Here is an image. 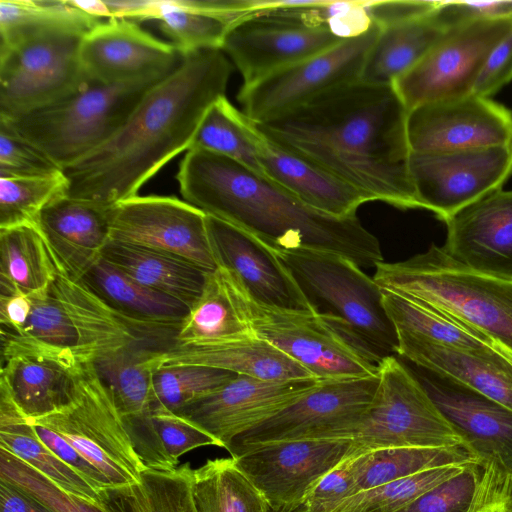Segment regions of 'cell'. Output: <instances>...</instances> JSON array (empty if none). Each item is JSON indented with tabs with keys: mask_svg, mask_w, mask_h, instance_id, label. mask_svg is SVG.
<instances>
[{
	"mask_svg": "<svg viewBox=\"0 0 512 512\" xmlns=\"http://www.w3.org/2000/svg\"><path fill=\"white\" fill-rule=\"evenodd\" d=\"M407 118L393 85L357 80L254 125L271 142L370 201L421 209L410 174Z\"/></svg>",
	"mask_w": 512,
	"mask_h": 512,
	"instance_id": "obj_1",
	"label": "cell"
},
{
	"mask_svg": "<svg viewBox=\"0 0 512 512\" xmlns=\"http://www.w3.org/2000/svg\"><path fill=\"white\" fill-rule=\"evenodd\" d=\"M232 69L222 49L183 56L107 141L63 169L67 195L103 207L138 195L149 179L190 148L208 109L226 96Z\"/></svg>",
	"mask_w": 512,
	"mask_h": 512,
	"instance_id": "obj_2",
	"label": "cell"
},
{
	"mask_svg": "<svg viewBox=\"0 0 512 512\" xmlns=\"http://www.w3.org/2000/svg\"><path fill=\"white\" fill-rule=\"evenodd\" d=\"M176 179L186 202L251 234L275 253L300 248L329 251L360 267L383 261L378 239L357 216L323 213L227 157L189 149Z\"/></svg>",
	"mask_w": 512,
	"mask_h": 512,
	"instance_id": "obj_3",
	"label": "cell"
},
{
	"mask_svg": "<svg viewBox=\"0 0 512 512\" xmlns=\"http://www.w3.org/2000/svg\"><path fill=\"white\" fill-rule=\"evenodd\" d=\"M384 291L426 304L486 335L512 352V282L478 273L442 247L394 263L375 265Z\"/></svg>",
	"mask_w": 512,
	"mask_h": 512,
	"instance_id": "obj_4",
	"label": "cell"
},
{
	"mask_svg": "<svg viewBox=\"0 0 512 512\" xmlns=\"http://www.w3.org/2000/svg\"><path fill=\"white\" fill-rule=\"evenodd\" d=\"M157 82L90 80L65 99L15 117H0V122L63 170L107 141Z\"/></svg>",
	"mask_w": 512,
	"mask_h": 512,
	"instance_id": "obj_5",
	"label": "cell"
},
{
	"mask_svg": "<svg viewBox=\"0 0 512 512\" xmlns=\"http://www.w3.org/2000/svg\"><path fill=\"white\" fill-rule=\"evenodd\" d=\"M228 270V269H227ZM238 304L259 338L322 381L379 375L381 358L334 319L315 310L285 309L255 299L228 270Z\"/></svg>",
	"mask_w": 512,
	"mask_h": 512,
	"instance_id": "obj_6",
	"label": "cell"
},
{
	"mask_svg": "<svg viewBox=\"0 0 512 512\" xmlns=\"http://www.w3.org/2000/svg\"><path fill=\"white\" fill-rule=\"evenodd\" d=\"M311 306L333 318L372 352L397 355V332L383 304V290L351 259L300 248L277 252Z\"/></svg>",
	"mask_w": 512,
	"mask_h": 512,
	"instance_id": "obj_7",
	"label": "cell"
},
{
	"mask_svg": "<svg viewBox=\"0 0 512 512\" xmlns=\"http://www.w3.org/2000/svg\"><path fill=\"white\" fill-rule=\"evenodd\" d=\"M378 377L374 397L350 439L356 454L397 447L468 450L407 364L387 356Z\"/></svg>",
	"mask_w": 512,
	"mask_h": 512,
	"instance_id": "obj_8",
	"label": "cell"
},
{
	"mask_svg": "<svg viewBox=\"0 0 512 512\" xmlns=\"http://www.w3.org/2000/svg\"><path fill=\"white\" fill-rule=\"evenodd\" d=\"M28 421L65 438L112 486L138 481L145 469L133 448L123 417L92 362H79L67 405Z\"/></svg>",
	"mask_w": 512,
	"mask_h": 512,
	"instance_id": "obj_9",
	"label": "cell"
},
{
	"mask_svg": "<svg viewBox=\"0 0 512 512\" xmlns=\"http://www.w3.org/2000/svg\"><path fill=\"white\" fill-rule=\"evenodd\" d=\"M82 38L50 34L0 52V117L51 105L88 84L79 56Z\"/></svg>",
	"mask_w": 512,
	"mask_h": 512,
	"instance_id": "obj_10",
	"label": "cell"
},
{
	"mask_svg": "<svg viewBox=\"0 0 512 512\" xmlns=\"http://www.w3.org/2000/svg\"><path fill=\"white\" fill-rule=\"evenodd\" d=\"M379 32L380 27L373 24L366 32L318 55L242 86L237 96L242 112L253 123H264L329 90L360 80Z\"/></svg>",
	"mask_w": 512,
	"mask_h": 512,
	"instance_id": "obj_11",
	"label": "cell"
},
{
	"mask_svg": "<svg viewBox=\"0 0 512 512\" xmlns=\"http://www.w3.org/2000/svg\"><path fill=\"white\" fill-rule=\"evenodd\" d=\"M511 29L512 17L480 20L450 29L393 83L407 111L472 94L487 57Z\"/></svg>",
	"mask_w": 512,
	"mask_h": 512,
	"instance_id": "obj_12",
	"label": "cell"
},
{
	"mask_svg": "<svg viewBox=\"0 0 512 512\" xmlns=\"http://www.w3.org/2000/svg\"><path fill=\"white\" fill-rule=\"evenodd\" d=\"M379 377L323 381L279 414L237 436L231 456L263 444L295 440L351 439L368 409Z\"/></svg>",
	"mask_w": 512,
	"mask_h": 512,
	"instance_id": "obj_13",
	"label": "cell"
},
{
	"mask_svg": "<svg viewBox=\"0 0 512 512\" xmlns=\"http://www.w3.org/2000/svg\"><path fill=\"white\" fill-rule=\"evenodd\" d=\"M410 174L421 209L445 222L502 189L512 176V144L443 152H411Z\"/></svg>",
	"mask_w": 512,
	"mask_h": 512,
	"instance_id": "obj_14",
	"label": "cell"
},
{
	"mask_svg": "<svg viewBox=\"0 0 512 512\" xmlns=\"http://www.w3.org/2000/svg\"><path fill=\"white\" fill-rule=\"evenodd\" d=\"M342 40L326 24L280 12H261L235 22L221 49L239 70L242 86H249Z\"/></svg>",
	"mask_w": 512,
	"mask_h": 512,
	"instance_id": "obj_15",
	"label": "cell"
},
{
	"mask_svg": "<svg viewBox=\"0 0 512 512\" xmlns=\"http://www.w3.org/2000/svg\"><path fill=\"white\" fill-rule=\"evenodd\" d=\"M207 214L174 196L136 195L109 208V237L168 253L205 271L217 268L207 231Z\"/></svg>",
	"mask_w": 512,
	"mask_h": 512,
	"instance_id": "obj_16",
	"label": "cell"
},
{
	"mask_svg": "<svg viewBox=\"0 0 512 512\" xmlns=\"http://www.w3.org/2000/svg\"><path fill=\"white\" fill-rule=\"evenodd\" d=\"M355 454L350 439L295 440L254 446L231 457L272 512H291L325 474Z\"/></svg>",
	"mask_w": 512,
	"mask_h": 512,
	"instance_id": "obj_17",
	"label": "cell"
},
{
	"mask_svg": "<svg viewBox=\"0 0 512 512\" xmlns=\"http://www.w3.org/2000/svg\"><path fill=\"white\" fill-rule=\"evenodd\" d=\"M411 152H443L512 144V111L469 94L430 102L408 112Z\"/></svg>",
	"mask_w": 512,
	"mask_h": 512,
	"instance_id": "obj_18",
	"label": "cell"
},
{
	"mask_svg": "<svg viewBox=\"0 0 512 512\" xmlns=\"http://www.w3.org/2000/svg\"><path fill=\"white\" fill-rule=\"evenodd\" d=\"M323 381L317 378L272 381L237 375L211 395L176 414L226 447L237 436L269 420Z\"/></svg>",
	"mask_w": 512,
	"mask_h": 512,
	"instance_id": "obj_19",
	"label": "cell"
},
{
	"mask_svg": "<svg viewBox=\"0 0 512 512\" xmlns=\"http://www.w3.org/2000/svg\"><path fill=\"white\" fill-rule=\"evenodd\" d=\"M79 56L88 79L103 84L160 81L183 58L170 42L161 41L138 22L124 18L104 20L87 32Z\"/></svg>",
	"mask_w": 512,
	"mask_h": 512,
	"instance_id": "obj_20",
	"label": "cell"
},
{
	"mask_svg": "<svg viewBox=\"0 0 512 512\" xmlns=\"http://www.w3.org/2000/svg\"><path fill=\"white\" fill-rule=\"evenodd\" d=\"M409 366L468 450L482 463L512 475V410L442 374Z\"/></svg>",
	"mask_w": 512,
	"mask_h": 512,
	"instance_id": "obj_21",
	"label": "cell"
},
{
	"mask_svg": "<svg viewBox=\"0 0 512 512\" xmlns=\"http://www.w3.org/2000/svg\"><path fill=\"white\" fill-rule=\"evenodd\" d=\"M1 356L0 391L27 420L68 404L80 362L74 353L49 350L1 331Z\"/></svg>",
	"mask_w": 512,
	"mask_h": 512,
	"instance_id": "obj_22",
	"label": "cell"
},
{
	"mask_svg": "<svg viewBox=\"0 0 512 512\" xmlns=\"http://www.w3.org/2000/svg\"><path fill=\"white\" fill-rule=\"evenodd\" d=\"M108 19L159 21L181 56L221 49L230 27L247 16L250 0H104Z\"/></svg>",
	"mask_w": 512,
	"mask_h": 512,
	"instance_id": "obj_23",
	"label": "cell"
},
{
	"mask_svg": "<svg viewBox=\"0 0 512 512\" xmlns=\"http://www.w3.org/2000/svg\"><path fill=\"white\" fill-rule=\"evenodd\" d=\"M443 250L484 275L512 282V189L495 191L445 222Z\"/></svg>",
	"mask_w": 512,
	"mask_h": 512,
	"instance_id": "obj_24",
	"label": "cell"
},
{
	"mask_svg": "<svg viewBox=\"0 0 512 512\" xmlns=\"http://www.w3.org/2000/svg\"><path fill=\"white\" fill-rule=\"evenodd\" d=\"M206 222L217 267L235 274L255 299L285 309L314 310L275 252L221 219L207 215Z\"/></svg>",
	"mask_w": 512,
	"mask_h": 512,
	"instance_id": "obj_25",
	"label": "cell"
},
{
	"mask_svg": "<svg viewBox=\"0 0 512 512\" xmlns=\"http://www.w3.org/2000/svg\"><path fill=\"white\" fill-rule=\"evenodd\" d=\"M77 335L75 355L83 362L134 346L163 349L174 339L117 312L80 281L59 274L50 287Z\"/></svg>",
	"mask_w": 512,
	"mask_h": 512,
	"instance_id": "obj_26",
	"label": "cell"
},
{
	"mask_svg": "<svg viewBox=\"0 0 512 512\" xmlns=\"http://www.w3.org/2000/svg\"><path fill=\"white\" fill-rule=\"evenodd\" d=\"M109 208L64 195L40 213L36 225L60 274L79 281L101 259L110 240Z\"/></svg>",
	"mask_w": 512,
	"mask_h": 512,
	"instance_id": "obj_27",
	"label": "cell"
},
{
	"mask_svg": "<svg viewBox=\"0 0 512 512\" xmlns=\"http://www.w3.org/2000/svg\"><path fill=\"white\" fill-rule=\"evenodd\" d=\"M397 355L512 410V364L496 349H457L397 332Z\"/></svg>",
	"mask_w": 512,
	"mask_h": 512,
	"instance_id": "obj_28",
	"label": "cell"
},
{
	"mask_svg": "<svg viewBox=\"0 0 512 512\" xmlns=\"http://www.w3.org/2000/svg\"><path fill=\"white\" fill-rule=\"evenodd\" d=\"M153 359L157 368L198 365L272 381L315 378L300 364L256 335L210 346L171 345L155 350Z\"/></svg>",
	"mask_w": 512,
	"mask_h": 512,
	"instance_id": "obj_29",
	"label": "cell"
},
{
	"mask_svg": "<svg viewBox=\"0 0 512 512\" xmlns=\"http://www.w3.org/2000/svg\"><path fill=\"white\" fill-rule=\"evenodd\" d=\"M258 133L259 159L264 175L309 206L334 217L347 218L356 216L358 207L370 201L357 189Z\"/></svg>",
	"mask_w": 512,
	"mask_h": 512,
	"instance_id": "obj_30",
	"label": "cell"
},
{
	"mask_svg": "<svg viewBox=\"0 0 512 512\" xmlns=\"http://www.w3.org/2000/svg\"><path fill=\"white\" fill-rule=\"evenodd\" d=\"M79 281L117 312L174 340L189 312L182 302L143 286L102 258Z\"/></svg>",
	"mask_w": 512,
	"mask_h": 512,
	"instance_id": "obj_31",
	"label": "cell"
},
{
	"mask_svg": "<svg viewBox=\"0 0 512 512\" xmlns=\"http://www.w3.org/2000/svg\"><path fill=\"white\" fill-rule=\"evenodd\" d=\"M101 258L136 282L182 302L189 309L200 297L208 273L180 257L110 240Z\"/></svg>",
	"mask_w": 512,
	"mask_h": 512,
	"instance_id": "obj_32",
	"label": "cell"
},
{
	"mask_svg": "<svg viewBox=\"0 0 512 512\" xmlns=\"http://www.w3.org/2000/svg\"><path fill=\"white\" fill-rule=\"evenodd\" d=\"M255 336L236 299L228 270L206 275L202 293L178 330L176 346H210Z\"/></svg>",
	"mask_w": 512,
	"mask_h": 512,
	"instance_id": "obj_33",
	"label": "cell"
},
{
	"mask_svg": "<svg viewBox=\"0 0 512 512\" xmlns=\"http://www.w3.org/2000/svg\"><path fill=\"white\" fill-rule=\"evenodd\" d=\"M435 10L422 17L380 28L360 80L393 85L412 69L450 30L436 18Z\"/></svg>",
	"mask_w": 512,
	"mask_h": 512,
	"instance_id": "obj_34",
	"label": "cell"
},
{
	"mask_svg": "<svg viewBox=\"0 0 512 512\" xmlns=\"http://www.w3.org/2000/svg\"><path fill=\"white\" fill-rule=\"evenodd\" d=\"M124 425L140 461L148 469L173 470L179 458L199 447L222 444L179 415L163 409H149L123 417Z\"/></svg>",
	"mask_w": 512,
	"mask_h": 512,
	"instance_id": "obj_35",
	"label": "cell"
},
{
	"mask_svg": "<svg viewBox=\"0 0 512 512\" xmlns=\"http://www.w3.org/2000/svg\"><path fill=\"white\" fill-rule=\"evenodd\" d=\"M105 512H198L194 469L185 463L173 470L145 468L138 481L97 491Z\"/></svg>",
	"mask_w": 512,
	"mask_h": 512,
	"instance_id": "obj_36",
	"label": "cell"
},
{
	"mask_svg": "<svg viewBox=\"0 0 512 512\" xmlns=\"http://www.w3.org/2000/svg\"><path fill=\"white\" fill-rule=\"evenodd\" d=\"M102 21L73 0H0V52L50 34L84 36Z\"/></svg>",
	"mask_w": 512,
	"mask_h": 512,
	"instance_id": "obj_37",
	"label": "cell"
},
{
	"mask_svg": "<svg viewBox=\"0 0 512 512\" xmlns=\"http://www.w3.org/2000/svg\"><path fill=\"white\" fill-rule=\"evenodd\" d=\"M60 274L37 225L0 229V294L48 291Z\"/></svg>",
	"mask_w": 512,
	"mask_h": 512,
	"instance_id": "obj_38",
	"label": "cell"
},
{
	"mask_svg": "<svg viewBox=\"0 0 512 512\" xmlns=\"http://www.w3.org/2000/svg\"><path fill=\"white\" fill-rule=\"evenodd\" d=\"M0 448L32 466L61 489L97 504V491L41 442L27 418L5 394H0Z\"/></svg>",
	"mask_w": 512,
	"mask_h": 512,
	"instance_id": "obj_39",
	"label": "cell"
},
{
	"mask_svg": "<svg viewBox=\"0 0 512 512\" xmlns=\"http://www.w3.org/2000/svg\"><path fill=\"white\" fill-rule=\"evenodd\" d=\"M156 349L159 348L129 347L92 362L122 417L149 410L153 377L158 369L153 360Z\"/></svg>",
	"mask_w": 512,
	"mask_h": 512,
	"instance_id": "obj_40",
	"label": "cell"
},
{
	"mask_svg": "<svg viewBox=\"0 0 512 512\" xmlns=\"http://www.w3.org/2000/svg\"><path fill=\"white\" fill-rule=\"evenodd\" d=\"M469 463L480 462L463 447L376 449L357 454L356 481L359 491H362L428 469Z\"/></svg>",
	"mask_w": 512,
	"mask_h": 512,
	"instance_id": "obj_41",
	"label": "cell"
},
{
	"mask_svg": "<svg viewBox=\"0 0 512 512\" xmlns=\"http://www.w3.org/2000/svg\"><path fill=\"white\" fill-rule=\"evenodd\" d=\"M383 304L396 332L457 349L492 346L486 335L426 304L384 290Z\"/></svg>",
	"mask_w": 512,
	"mask_h": 512,
	"instance_id": "obj_42",
	"label": "cell"
},
{
	"mask_svg": "<svg viewBox=\"0 0 512 512\" xmlns=\"http://www.w3.org/2000/svg\"><path fill=\"white\" fill-rule=\"evenodd\" d=\"M194 499L198 512H272L233 457L210 459L194 469Z\"/></svg>",
	"mask_w": 512,
	"mask_h": 512,
	"instance_id": "obj_43",
	"label": "cell"
},
{
	"mask_svg": "<svg viewBox=\"0 0 512 512\" xmlns=\"http://www.w3.org/2000/svg\"><path fill=\"white\" fill-rule=\"evenodd\" d=\"M258 138L254 123L223 96L206 112L189 149H201L227 157L264 175Z\"/></svg>",
	"mask_w": 512,
	"mask_h": 512,
	"instance_id": "obj_44",
	"label": "cell"
},
{
	"mask_svg": "<svg viewBox=\"0 0 512 512\" xmlns=\"http://www.w3.org/2000/svg\"><path fill=\"white\" fill-rule=\"evenodd\" d=\"M237 374L198 365H174L158 368L153 377L149 409L177 413L211 395Z\"/></svg>",
	"mask_w": 512,
	"mask_h": 512,
	"instance_id": "obj_45",
	"label": "cell"
},
{
	"mask_svg": "<svg viewBox=\"0 0 512 512\" xmlns=\"http://www.w3.org/2000/svg\"><path fill=\"white\" fill-rule=\"evenodd\" d=\"M63 170L43 176L0 178V229L36 225L43 209L67 195Z\"/></svg>",
	"mask_w": 512,
	"mask_h": 512,
	"instance_id": "obj_46",
	"label": "cell"
},
{
	"mask_svg": "<svg viewBox=\"0 0 512 512\" xmlns=\"http://www.w3.org/2000/svg\"><path fill=\"white\" fill-rule=\"evenodd\" d=\"M468 464L428 469L380 486L359 491L332 512H396L422 494L459 474Z\"/></svg>",
	"mask_w": 512,
	"mask_h": 512,
	"instance_id": "obj_47",
	"label": "cell"
},
{
	"mask_svg": "<svg viewBox=\"0 0 512 512\" xmlns=\"http://www.w3.org/2000/svg\"><path fill=\"white\" fill-rule=\"evenodd\" d=\"M489 482L486 464L469 463L463 471L396 512H476Z\"/></svg>",
	"mask_w": 512,
	"mask_h": 512,
	"instance_id": "obj_48",
	"label": "cell"
},
{
	"mask_svg": "<svg viewBox=\"0 0 512 512\" xmlns=\"http://www.w3.org/2000/svg\"><path fill=\"white\" fill-rule=\"evenodd\" d=\"M30 298L31 313L23 329L17 333L1 331L49 350L75 354L76 331L66 311L50 289Z\"/></svg>",
	"mask_w": 512,
	"mask_h": 512,
	"instance_id": "obj_49",
	"label": "cell"
},
{
	"mask_svg": "<svg viewBox=\"0 0 512 512\" xmlns=\"http://www.w3.org/2000/svg\"><path fill=\"white\" fill-rule=\"evenodd\" d=\"M0 479L39 500L53 512H105L97 504L61 489L3 448H0Z\"/></svg>",
	"mask_w": 512,
	"mask_h": 512,
	"instance_id": "obj_50",
	"label": "cell"
},
{
	"mask_svg": "<svg viewBox=\"0 0 512 512\" xmlns=\"http://www.w3.org/2000/svg\"><path fill=\"white\" fill-rule=\"evenodd\" d=\"M62 169L0 122V178L49 175Z\"/></svg>",
	"mask_w": 512,
	"mask_h": 512,
	"instance_id": "obj_51",
	"label": "cell"
},
{
	"mask_svg": "<svg viewBox=\"0 0 512 512\" xmlns=\"http://www.w3.org/2000/svg\"><path fill=\"white\" fill-rule=\"evenodd\" d=\"M356 456H349L325 474L291 512H332L344 500L358 493Z\"/></svg>",
	"mask_w": 512,
	"mask_h": 512,
	"instance_id": "obj_52",
	"label": "cell"
},
{
	"mask_svg": "<svg viewBox=\"0 0 512 512\" xmlns=\"http://www.w3.org/2000/svg\"><path fill=\"white\" fill-rule=\"evenodd\" d=\"M447 29L480 20L512 17V0L441 1L434 12Z\"/></svg>",
	"mask_w": 512,
	"mask_h": 512,
	"instance_id": "obj_53",
	"label": "cell"
},
{
	"mask_svg": "<svg viewBox=\"0 0 512 512\" xmlns=\"http://www.w3.org/2000/svg\"><path fill=\"white\" fill-rule=\"evenodd\" d=\"M512 81V29L494 47L473 86L472 94L488 97Z\"/></svg>",
	"mask_w": 512,
	"mask_h": 512,
	"instance_id": "obj_54",
	"label": "cell"
},
{
	"mask_svg": "<svg viewBox=\"0 0 512 512\" xmlns=\"http://www.w3.org/2000/svg\"><path fill=\"white\" fill-rule=\"evenodd\" d=\"M29 423L41 442L81 475L96 491L112 486L107 478L65 438L45 426L32 422Z\"/></svg>",
	"mask_w": 512,
	"mask_h": 512,
	"instance_id": "obj_55",
	"label": "cell"
},
{
	"mask_svg": "<svg viewBox=\"0 0 512 512\" xmlns=\"http://www.w3.org/2000/svg\"><path fill=\"white\" fill-rule=\"evenodd\" d=\"M32 301L23 294H0L1 330L20 332L28 321Z\"/></svg>",
	"mask_w": 512,
	"mask_h": 512,
	"instance_id": "obj_56",
	"label": "cell"
},
{
	"mask_svg": "<svg viewBox=\"0 0 512 512\" xmlns=\"http://www.w3.org/2000/svg\"><path fill=\"white\" fill-rule=\"evenodd\" d=\"M0 512H53L39 500L0 479Z\"/></svg>",
	"mask_w": 512,
	"mask_h": 512,
	"instance_id": "obj_57",
	"label": "cell"
},
{
	"mask_svg": "<svg viewBox=\"0 0 512 512\" xmlns=\"http://www.w3.org/2000/svg\"><path fill=\"white\" fill-rule=\"evenodd\" d=\"M502 483L503 477L500 475L490 479L485 497L476 512H499Z\"/></svg>",
	"mask_w": 512,
	"mask_h": 512,
	"instance_id": "obj_58",
	"label": "cell"
},
{
	"mask_svg": "<svg viewBox=\"0 0 512 512\" xmlns=\"http://www.w3.org/2000/svg\"><path fill=\"white\" fill-rule=\"evenodd\" d=\"M499 512H512V475L505 474Z\"/></svg>",
	"mask_w": 512,
	"mask_h": 512,
	"instance_id": "obj_59",
	"label": "cell"
},
{
	"mask_svg": "<svg viewBox=\"0 0 512 512\" xmlns=\"http://www.w3.org/2000/svg\"><path fill=\"white\" fill-rule=\"evenodd\" d=\"M492 345L512 364V352L511 351H509L508 349H506L505 347H503L502 345L498 344L495 341L492 342Z\"/></svg>",
	"mask_w": 512,
	"mask_h": 512,
	"instance_id": "obj_60",
	"label": "cell"
}]
</instances>
